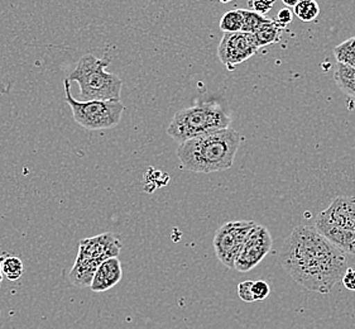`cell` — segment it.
I'll return each mask as SVG.
<instances>
[{
    "mask_svg": "<svg viewBox=\"0 0 355 329\" xmlns=\"http://www.w3.org/2000/svg\"><path fill=\"white\" fill-rule=\"evenodd\" d=\"M123 278L121 261L118 258H109L100 265L94 276L93 284L90 289L94 293H104L109 289L119 284Z\"/></svg>",
    "mask_w": 355,
    "mask_h": 329,
    "instance_id": "cell-11",
    "label": "cell"
},
{
    "mask_svg": "<svg viewBox=\"0 0 355 329\" xmlns=\"http://www.w3.org/2000/svg\"><path fill=\"white\" fill-rule=\"evenodd\" d=\"M284 31V27L279 26L276 19H272L270 23L263 26L262 28L257 31L256 33H254L258 47L262 49L264 46H268V44H272V43L279 42Z\"/></svg>",
    "mask_w": 355,
    "mask_h": 329,
    "instance_id": "cell-14",
    "label": "cell"
},
{
    "mask_svg": "<svg viewBox=\"0 0 355 329\" xmlns=\"http://www.w3.org/2000/svg\"><path fill=\"white\" fill-rule=\"evenodd\" d=\"M243 15L239 9L229 10L223 15L220 21V29L224 33H238L243 31Z\"/></svg>",
    "mask_w": 355,
    "mask_h": 329,
    "instance_id": "cell-17",
    "label": "cell"
},
{
    "mask_svg": "<svg viewBox=\"0 0 355 329\" xmlns=\"http://www.w3.org/2000/svg\"><path fill=\"white\" fill-rule=\"evenodd\" d=\"M101 264L85 261V260H76L71 271L69 273V280L72 285L78 287H90L93 284L94 276L98 271Z\"/></svg>",
    "mask_w": 355,
    "mask_h": 329,
    "instance_id": "cell-12",
    "label": "cell"
},
{
    "mask_svg": "<svg viewBox=\"0 0 355 329\" xmlns=\"http://www.w3.org/2000/svg\"><path fill=\"white\" fill-rule=\"evenodd\" d=\"M3 272H4V278H7L10 281L21 279L24 272V265L21 258L15 256L3 258Z\"/></svg>",
    "mask_w": 355,
    "mask_h": 329,
    "instance_id": "cell-19",
    "label": "cell"
},
{
    "mask_svg": "<svg viewBox=\"0 0 355 329\" xmlns=\"http://www.w3.org/2000/svg\"><path fill=\"white\" fill-rule=\"evenodd\" d=\"M66 103L70 106L75 122L90 130L113 128L121 122L124 104L121 101H76L71 94L70 80H64Z\"/></svg>",
    "mask_w": 355,
    "mask_h": 329,
    "instance_id": "cell-6",
    "label": "cell"
},
{
    "mask_svg": "<svg viewBox=\"0 0 355 329\" xmlns=\"http://www.w3.org/2000/svg\"><path fill=\"white\" fill-rule=\"evenodd\" d=\"M334 80L343 93L347 94L352 98H355V67L336 64Z\"/></svg>",
    "mask_w": 355,
    "mask_h": 329,
    "instance_id": "cell-13",
    "label": "cell"
},
{
    "mask_svg": "<svg viewBox=\"0 0 355 329\" xmlns=\"http://www.w3.org/2000/svg\"><path fill=\"white\" fill-rule=\"evenodd\" d=\"M315 228L344 253L355 256V196H338L316 217Z\"/></svg>",
    "mask_w": 355,
    "mask_h": 329,
    "instance_id": "cell-5",
    "label": "cell"
},
{
    "mask_svg": "<svg viewBox=\"0 0 355 329\" xmlns=\"http://www.w3.org/2000/svg\"><path fill=\"white\" fill-rule=\"evenodd\" d=\"M279 264L301 287L320 294L330 293L348 270L345 253L305 224L284 239Z\"/></svg>",
    "mask_w": 355,
    "mask_h": 329,
    "instance_id": "cell-1",
    "label": "cell"
},
{
    "mask_svg": "<svg viewBox=\"0 0 355 329\" xmlns=\"http://www.w3.org/2000/svg\"><path fill=\"white\" fill-rule=\"evenodd\" d=\"M284 4L287 6V8H295L299 4V0H284Z\"/></svg>",
    "mask_w": 355,
    "mask_h": 329,
    "instance_id": "cell-25",
    "label": "cell"
},
{
    "mask_svg": "<svg viewBox=\"0 0 355 329\" xmlns=\"http://www.w3.org/2000/svg\"><path fill=\"white\" fill-rule=\"evenodd\" d=\"M341 281H343L344 287H347L348 290L355 292V270L348 269V270L345 271V273H344Z\"/></svg>",
    "mask_w": 355,
    "mask_h": 329,
    "instance_id": "cell-24",
    "label": "cell"
},
{
    "mask_svg": "<svg viewBox=\"0 0 355 329\" xmlns=\"http://www.w3.org/2000/svg\"><path fill=\"white\" fill-rule=\"evenodd\" d=\"M252 293L257 301H264L266 298H268L270 294V287L266 281L259 280V281H253V287H252Z\"/></svg>",
    "mask_w": 355,
    "mask_h": 329,
    "instance_id": "cell-20",
    "label": "cell"
},
{
    "mask_svg": "<svg viewBox=\"0 0 355 329\" xmlns=\"http://www.w3.org/2000/svg\"><path fill=\"white\" fill-rule=\"evenodd\" d=\"M272 244L273 239L270 230L257 223L256 227L249 233L248 238L235 261V270L239 272L253 270L270 253Z\"/></svg>",
    "mask_w": 355,
    "mask_h": 329,
    "instance_id": "cell-9",
    "label": "cell"
},
{
    "mask_svg": "<svg viewBox=\"0 0 355 329\" xmlns=\"http://www.w3.org/2000/svg\"><path fill=\"white\" fill-rule=\"evenodd\" d=\"M293 13L302 22H313L319 17V4L315 0H300L299 4L293 8Z\"/></svg>",
    "mask_w": 355,
    "mask_h": 329,
    "instance_id": "cell-18",
    "label": "cell"
},
{
    "mask_svg": "<svg viewBox=\"0 0 355 329\" xmlns=\"http://www.w3.org/2000/svg\"><path fill=\"white\" fill-rule=\"evenodd\" d=\"M230 117L216 103H200L178 110L173 115L167 135L180 144L192 138L230 128Z\"/></svg>",
    "mask_w": 355,
    "mask_h": 329,
    "instance_id": "cell-3",
    "label": "cell"
},
{
    "mask_svg": "<svg viewBox=\"0 0 355 329\" xmlns=\"http://www.w3.org/2000/svg\"><path fill=\"white\" fill-rule=\"evenodd\" d=\"M243 15V31L245 33H252L254 35L257 31L262 28L263 26L268 24L272 22V19L267 18L266 15H261L253 12V10H248V9H239Z\"/></svg>",
    "mask_w": 355,
    "mask_h": 329,
    "instance_id": "cell-15",
    "label": "cell"
},
{
    "mask_svg": "<svg viewBox=\"0 0 355 329\" xmlns=\"http://www.w3.org/2000/svg\"><path fill=\"white\" fill-rule=\"evenodd\" d=\"M292 17H293V15H292L291 9L290 8H284V9L279 10L276 22H277L279 26H282L284 28H286L287 24L291 23Z\"/></svg>",
    "mask_w": 355,
    "mask_h": 329,
    "instance_id": "cell-23",
    "label": "cell"
},
{
    "mask_svg": "<svg viewBox=\"0 0 355 329\" xmlns=\"http://www.w3.org/2000/svg\"><path fill=\"white\" fill-rule=\"evenodd\" d=\"M252 287H253V281H243L239 285H238V294H239V298L245 303H254L256 299L253 296L252 293Z\"/></svg>",
    "mask_w": 355,
    "mask_h": 329,
    "instance_id": "cell-21",
    "label": "cell"
},
{
    "mask_svg": "<svg viewBox=\"0 0 355 329\" xmlns=\"http://www.w3.org/2000/svg\"><path fill=\"white\" fill-rule=\"evenodd\" d=\"M121 250V241L114 236L113 233L107 232L103 235L83 239L78 244V255L76 260H85L103 264L109 258H118Z\"/></svg>",
    "mask_w": 355,
    "mask_h": 329,
    "instance_id": "cell-10",
    "label": "cell"
},
{
    "mask_svg": "<svg viewBox=\"0 0 355 329\" xmlns=\"http://www.w3.org/2000/svg\"><path fill=\"white\" fill-rule=\"evenodd\" d=\"M4 279V272H3V258L0 260V282Z\"/></svg>",
    "mask_w": 355,
    "mask_h": 329,
    "instance_id": "cell-26",
    "label": "cell"
},
{
    "mask_svg": "<svg viewBox=\"0 0 355 329\" xmlns=\"http://www.w3.org/2000/svg\"><path fill=\"white\" fill-rule=\"evenodd\" d=\"M109 64V60H101L90 53L78 60L67 79L78 83L81 101H121L123 81L105 70Z\"/></svg>",
    "mask_w": 355,
    "mask_h": 329,
    "instance_id": "cell-4",
    "label": "cell"
},
{
    "mask_svg": "<svg viewBox=\"0 0 355 329\" xmlns=\"http://www.w3.org/2000/svg\"><path fill=\"white\" fill-rule=\"evenodd\" d=\"M249 6L253 8V12H256L258 15H266L270 9L275 6V1H266V0H254L250 1Z\"/></svg>",
    "mask_w": 355,
    "mask_h": 329,
    "instance_id": "cell-22",
    "label": "cell"
},
{
    "mask_svg": "<svg viewBox=\"0 0 355 329\" xmlns=\"http://www.w3.org/2000/svg\"><path fill=\"white\" fill-rule=\"evenodd\" d=\"M256 224L254 221L229 222L215 232L214 250L223 265L234 269L235 261Z\"/></svg>",
    "mask_w": 355,
    "mask_h": 329,
    "instance_id": "cell-7",
    "label": "cell"
},
{
    "mask_svg": "<svg viewBox=\"0 0 355 329\" xmlns=\"http://www.w3.org/2000/svg\"><path fill=\"white\" fill-rule=\"evenodd\" d=\"M258 50L256 36L252 33H224L218 49V58L229 70H234L236 65L254 56Z\"/></svg>",
    "mask_w": 355,
    "mask_h": 329,
    "instance_id": "cell-8",
    "label": "cell"
},
{
    "mask_svg": "<svg viewBox=\"0 0 355 329\" xmlns=\"http://www.w3.org/2000/svg\"><path fill=\"white\" fill-rule=\"evenodd\" d=\"M334 56L338 64L355 67V37L345 40L334 49Z\"/></svg>",
    "mask_w": 355,
    "mask_h": 329,
    "instance_id": "cell-16",
    "label": "cell"
},
{
    "mask_svg": "<svg viewBox=\"0 0 355 329\" xmlns=\"http://www.w3.org/2000/svg\"><path fill=\"white\" fill-rule=\"evenodd\" d=\"M241 140V135L235 129H221L180 144L178 158L182 167L189 171H223L234 164Z\"/></svg>",
    "mask_w": 355,
    "mask_h": 329,
    "instance_id": "cell-2",
    "label": "cell"
}]
</instances>
